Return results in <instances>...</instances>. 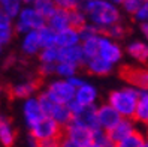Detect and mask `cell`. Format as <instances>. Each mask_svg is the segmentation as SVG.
<instances>
[{"instance_id":"obj_38","label":"cell","mask_w":148,"mask_h":147,"mask_svg":"<svg viewBox=\"0 0 148 147\" xmlns=\"http://www.w3.org/2000/svg\"><path fill=\"white\" fill-rule=\"evenodd\" d=\"M139 30H141V33H142V36L145 38V41L148 42V23L139 24Z\"/></svg>"},{"instance_id":"obj_8","label":"cell","mask_w":148,"mask_h":147,"mask_svg":"<svg viewBox=\"0 0 148 147\" xmlns=\"http://www.w3.org/2000/svg\"><path fill=\"white\" fill-rule=\"evenodd\" d=\"M99 57L111 65H117L123 59V48L115 39L106 36L105 33H100L99 39Z\"/></svg>"},{"instance_id":"obj_47","label":"cell","mask_w":148,"mask_h":147,"mask_svg":"<svg viewBox=\"0 0 148 147\" xmlns=\"http://www.w3.org/2000/svg\"><path fill=\"white\" fill-rule=\"evenodd\" d=\"M147 137H148V134H147Z\"/></svg>"},{"instance_id":"obj_25","label":"cell","mask_w":148,"mask_h":147,"mask_svg":"<svg viewBox=\"0 0 148 147\" xmlns=\"http://www.w3.org/2000/svg\"><path fill=\"white\" fill-rule=\"evenodd\" d=\"M148 141L147 132L141 131V129H136L135 132H132L129 137H126L124 140H121L117 143V147H145Z\"/></svg>"},{"instance_id":"obj_36","label":"cell","mask_w":148,"mask_h":147,"mask_svg":"<svg viewBox=\"0 0 148 147\" xmlns=\"http://www.w3.org/2000/svg\"><path fill=\"white\" fill-rule=\"evenodd\" d=\"M56 3V6L58 9H66V11H71V9H76V8H81L79 0H53Z\"/></svg>"},{"instance_id":"obj_22","label":"cell","mask_w":148,"mask_h":147,"mask_svg":"<svg viewBox=\"0 0 148 147\" xmlns=\"http://www.w3.org/2000/svg\"><path fill=\"white\" fill-rule=\"evenodd\" d=\"M47 26L48 27H51L54 32H62L67 27H71V17H69V11L66 9H58L49 17V18L47 20Z\"/></svg>"},{"instance_id":"obj_31","label":"cell","mask_w":148,"mask_h":147,"mask_svg":"<svg viewBox=\"0 0 148 147\" xmlns=\"http://www.w3.org/2000/svg\"><path fill=\"white\" fill-rule=\"evenodd\" d=\"M69 17H71V27H75L78 30H81L82 27H85L88 24V20H87V15L82 11V8L71 9L69 11Z\"/></svg>"},{"instance_id":"obj_33","label":"cell","mask_w":148,"mask_h":147,"mask_svg":"<svg viewBox=\"0 0 148 147\" xmlns=\"http://www.w3.org/2000/svg\"><path fill=\"white\" fill-rule=\"evenodd\" d=\"M106 35V36H109V38H112V39H121V38H126V35L129 33V27L127 26L121 21V23H118V24H114L112 27H109V29H106L105 32H103Z\"/></svg>"},{"instance_id":"obj_23","label":"cell","mask_w":148,"mask_h":147,"mask_svg":"<svg viewBox=\"0 0 148 147\" xmlns=\"http://www.w3.org/2000/svg\"><path fill=\"white\" fill-rule=\"evenodd\" d=\"M15 24L14 20L9 18L3 12H0V44L3 47L8 45L15 36Z\"/></svg>"},{"instance_id":"obj_3","label":"cell","mask_w":148,"mask_h":147,"mask_svg":"<svg viewBox=\"0 0 148 147\" xmlns=\"http://www.w3.org/2000/svg\"><path fill=\"white\" fill-rule=\"evenodd\" d=\"M63 134H64V128L58 125L51 117H43L39 123H36L29 129V135L33 137L39 143V146L58 143Z\"/></svg>"},{"instance_id":"obj_1","label":"cell","mask_w":148,"mask_h":147,"mask_svg":"<svg viewBox=\"0 0 148 147\" xmlns=\"http://www.w3.org/2000/svg\"><path fill=\"white\" fill-rule=\"evenodd\" d=\"M81 8L85 12L88 23L93 24L96 29H99L102 33L114 24L123 21L120 6L111 3L109 0H88Z\"/></svg>"},{"instance_id":"obj_13","label":"cell","mask_w":148,"mask_h":147,"mask_svg":"<svg viewBox=\"0 0 148 147\" xmlns=\"http://www.w3.org/2000/svg\"><path fill=\"white\" fill-rule=\"evenodd\" d=\"M21 53L27 57H34L39 56V53L42 51V45H40V39H39V32H29L21 36Z\"/></svg>"},{"instance_id":"obj_4","label":"cell","mask_w":148,"mask_h":147,"mask_svg":"<svg viewBox=\"0 0 148 147\" xmlns=\"http://www.w3.org/2000/svg\"><path fill=\"white\" fill-rule=\"evenodd\" d=\"M38 99L40 102V107L43 110V113H45V116L54 119L63 128H66L73 120V114L71 113V110H69L67 105H63V104H58V102L53 101L43 90L39 92Z\"/></svg>"},{"instance_id":"obj_5","label":"cell","mask_w":148,"mask_h":147,"mask_svg":"<svg viewBox=\"0 0 148 147\" xmlns=\"http://www.w3.org/2000/svg\"><path fill=\"white\" fill-rule=\"evenodd\" d=\"M14 24H15V32L23 36L29 32L40 30L42 27H45L47 20L33 6H24L18 17L14 20Z\"/></svg>"},{"instance_id":"obj_37","label":"cell","mask_w":148,"mask_h":147,"mask_svg":"<svg viewBox=\"0 0 148 147\" xmlns=\"http://www.w3.org/2000/svg\"><path fill=\"white\" fill-rule=\"evenodd\" d=\"M58 147H82V146H79L78 143L72 141L71 138L64 137V134H63V137L60 138V141H58Z\"/></svg>"},{"instance_id":"obj_11","label":"cell","mask_w":148,"mask_h":147,"mask_svg":"<svg viewBox=\"0 0 148 147\" xmlns=\"http://www.w3.org/2000/svg\"><path fill=\"white\" fill-rule=\"evenodd\" d=\"M64 137L71 138L72 141L78 143L79 146H87L93 143V137H94V131L88 129L87 126L78 123L76 120H72L66 128H64Z\"/></svg>"},{"instance_id":"obj_42","label":"cell","mask_w":148,"mask_h":147,"mask_svg":"<svg viewBox=\"0 0 148 147\" xmlns=\"http://www.w3.org/2000/svg\"><path fill=\"white\" fill-rule=\"evenodd\" d=\"M2 95H3V87L0 86V99H2Z\"/></svg>"},{"instance_id":"obj_44","label":"cell","mask_w":148,"mask_h":147,"mask_svg":"<svg viewBox=\"0 0 148 147\" xmlns=\"http://www.w3.org/2000/svg\"><path fill=\"white\" fill-rule=\"evenodd\" d=\"M2 51H3V45L0 44V54H2Z\"/></svg>"},{"instance_id":"obj_14","label":"cell","mask_w":148,"mask_h":147,"mask_svg":"<svg viewBox=\"0 0 148 147\" xmlns=\"http://www.w3.org/2000/svg\"><path fill=\"white\" fill-rule=\"evenodd\" d=\"M97 98H99L97 89H96L93 84H90L88 81H85L82 86H79V87L76 89V93H75V101L84 108L96 105Z\"/></svg>"},{"instance_id":"obj_18","label":"cell","mask_w":148,"mask_h":147,"mask_svg":"<svg viewBox=\"0 0 148 147\" xmlns=\"http://www.w3.org/2000/svg\"><path fill=\"white\" fill-rule=\"evenodd\" d=\"M81 30L75 27H67L57 33V47L58 48H67V47H76L81 45Z\"/></svg>"},{"instance_id":"obj_12","label":"cell","mask_w":148,"mask_h":147,"mask_svg":"<svg viewBox=\"0 0 148 147\" xmlns=\"http://www.w3.org/2000/svg\"><path fill=\"white\" fill-rule=\"evenodd\" d=\"M123 119L115 108H112L108 102H103L97 105V120H99V128L105 132H109L112 128H115L120 120Z\"/></svg>"},{"instance_id":"obj_45","label":"cell","mask_w":148,"mask_h":147,"mask_svg":"<svg viewBox=\"0 0 148 147\" xmlns=\"http://www.w3.org/2000/svg\"><path fill=\"white\" fill-rule=\"evenodd\" d=\"M145 132H147V134H148V126H147V128H145Z\"/></svg>"},{"instance_id":"obj_9","label":"cell","mask_w":148,"mask_h":147,"mask_svg":"<svg viewBox=\"0 0 148 147\" xmlns=\"http://www.w3.org/2000/svg\"><path fill=\"white\" fill-rule=\"evenodd\" d=\"M40 89V78H27L20 83H15L9 87V95L15 99H29L38 96Z\"/></svg>"},{"instance_id":"obj_19","label":"cell","mask_w":148,"mask_h":147,"mask_svg":"<svg viewBox=\"0 0 148 147\" xmlns=\"http://www.w3.org/2000/svg\"><path fill=\"white\" fill-rule=\"evenodd\" d=\"M16 140V131L9 117L0 114V144L3 147H12Z\"/></svg>"},{"instance_id":"obj_34","label":"cell","mask_w":148,"mask_h":147,"mask_svg":"<svg viewBox=\"0 0 148 147\" xmlns=\"http://www.w3.org/2000/svg\"><path fill=\"white\" fill-rule=\"evenodd\" d=\"M144 2H145V0H124V3H123V6H121V8H123V11L126 14L133 17Z\"/></svg>"},{"instance_id":"obj_15","label":"cell","mask_w":148,"mask_h":147,"mask_svg":"<svg viewBox=\"0 0 148 147\" xmlns=\"http://www.w3.org/2000/svg\"><path fill=\"white\" fill-rule=\"evenodd\" d=\"M58 62L72 63L75 66L82 68L85 63V56L81 45L76 47H67V48H58Z\"/></svg>"},{"instance_id":"obj_41","label":"cell","mask_w":148,"mask_h":147,"mask_svg":"<svg viewBox=\"0 0 148 147\" xmlns=\"http://www.w3.org/2000/svg\"><path fill=\"white\" fill-rule=\"evenodd\" d=\"M33 2H34V0H23L24 6H32V5H33Z\"/></svg>"},{"instance_id":"obj_35","label":"cell","mask_w":148,"mask_h":147,"mask_svg":"<svg viewBox=\"0 0 148 147\" xmlns=\"http://www.w3.org/2000/svg\"><path fill=\"white\" fill-rule=\"evenodd\" d=\"M133 20L138 21L139 24L148 23V0H145V2L141 5V8L136 11V14L133 15Z\"/></svg>"},{"instance_id":"obj_32","label":"cell","mask_w":148,"mask_h":147,"mask_svg":"<svg viewBox=\"0 0 148 147\" xmlns=\"http://www.w3.org/2000/svg\"><path fill=\"white\" fill-rule=\"evenodd\" d=\"M93 141L97 147H117V143L109 137L108 132L102 131V129H97L94 131V137H93Z\"/></svg>"},{"instance_id":"obj_24","label":"cell","mask_w":148,"mask_h":147,"mask_svg":"<svg viewBox=\"0 0 148 147\" xmlns=\"http://www.w3.org/2000/svg\"><path fill=\"white\" fill-rule=\"evenodd\" d=\"M133 120L138 125H142L145 128L148 126V92H141V95H139V101H138Z\"/></svg>"},{"instance_id":"obj_10","label":"cell","mask_w":148,"mask_h":147,"mask_svg":"<svg viewBox=\"0 0 148 147\" xmlns=\"http://www.w3.org/2000/svg\"><path fill=\"white\" fill-rule=\"evenodd\" d=\"M23 117H24V122L29 129L36 123H39L43 117H47L40 107L38 96H32L23 102Z\"/></svg>"},{"instance_id":"obj_29","label":"cell","mask_w":148,"mask_h":147,"mask_svg":"<svg viewBox=\"0 0 148 147\" xmlns=\"http://www.w3.org/2000/svg\"><path fill=\"white\" fill-rule=\"evenodd\" d=\"M32 6H33L34 9H36L45 20H48L49 17L57 11V6H56V3L53 2V0H34Z\"/></svg>"},{"instance_id":"obj_2","label":"cell","mask_w":148,"mask_h":147,"mask_svg":"<svg viewBox=\"0 0 148 147\" xmlns=\"http://www.w3.org/2000/svg\"><path fill=\"white\" fill-rule=\"evenodd\" d=\"M139 95H141V90L127 86V87H120L109 92L106 102L112 108H115L123 119H133L136 113Z\"/></svg>"},{"instance_id":"obj_21","label":"cell","mask_w":148,"mask_h":147,"mask_svg":"<svg viewBox=\"0 0 148 147\" xmlns=\"http://www.w3.org/2000/svg\"><path fill=\"white\" fill-rule=\"evenodd\" d=\"M73 120H76L78 123H81L84 126H87L91 131H97L99 128V120H97V105L93 107H85L78 116L73 117Z\"/></svg>"},{"instance_id":"obj_17","label":"cell","mask_w":148,"mask_h":147,"mask_svg":"<svg viewBox=\"0 0 148 147\" xmlns=\"http://www.w3.org/2000/svg\"><path fill=\"white\" fill-rule=\"evenodd\" d=\"M87 72L90 75H96V77H106L112 72L114 69V65H111L108 62H105L103 59H100L99 56L97 57H93V59H88L85 60V63L82 66Z\"/></svg>"},{"instance_id":"obj_27","label":"cell","mask_w":148,"mask_h":147,"mask_svg":"<svg viewBox=\"0 0 148 147\" xmlns=\"http://www.w3.org/2000/svg\"><path fill=\"white\" fill-rule=\"evenodd\" d=\"M78 71H79V66H75L72 63L58 62L56 65V75L58 78H63V80H71L73 77H76Z\"/></svg>"},{"instance_id":"obj_28","label":"cell","mask_w":148,"mask_h":147,"mask_svg":"<svg viewBox=\"0 0 148 147\" xmlns=\"http://www.w3.org/2000/svg\"><path fill=\"white\" fill-rule=\"evenodd\" d=\"M39 32V39H40V45L43 48H51V47H57V32H54L51 27L45 26L42 27Z\"/></svg>"},{"instance_id":"obj_20","label":"cell","mask_w":148,"mask_h":147,"mask_svg":"<svg viewBox=\"0 0 148 147\" xmlns=\"http://www.w3.org/2000/svg\"><path fill=\"white\" fill-rule=\"evenodd\" d=\"M136 129H138L136 128V122L133 119H121L120 123L115 128H112L108 134L115 143H118L121 140H124L126 137H129L132 132H135Z\"/></svg>"},{"instance_id":"obj_43","label":"cell","mask_w":148,"mask_h":147,"mask_svg":"<svg viewBox=\"0 0 148 147\" xmlns=\"http://www.w3.org/2000/svg\"><path fill=\"white\" fill-rule=\"evenodd\" d=\"M87 2H88V0H79V3H81V6H82L84 3H87Z\"/></svg>"},{"instance_id":"obj_46","label":"cell","mask_w":148,"mask_h":147,"mask_svg":"<svg viewBox=\"0 0 148 147\" xmlns=\"http://www.w3.org/2000/svg\"><path fill=\"white\" fill-rule=\"evenodd\" d=\"M145 147H148V141H147V144H145Z\"/></svg>"},{"instance_id":"obj_40","label":"cell","mask_w":148,"mask_h":147,"mask_svg":"<svg viewBox=\"0 0 148 147\" xmlns=\"http://www.w3.org/2000/svg\"><path fill=\"white\" fill-rule=\"evenodd\" d=\"M39 147H58V143H53V144H42Z\"/></svg>"},{"instance_id":"obj_6","label":"cell","mask_w":148,"mask_h":147,"mask_svg":"<svg viewBox=\"0 0 148 147\" xmlns=\"http://www.w3.org/2000/svg\"><path fill=\"white\" fill-rule=\"evenodd\" d=\"M43 92H45L53 101H56L58 104H63V105H69V104L75 99L76 89L73 87L72 83L69 80L57 78V80L49 81L45 86Z\"/></svg>"},{"instance_id":"obj_16","label":"cell","mask_w":148,"mask_h":147,"mask_svg":"<svg viewBox=\"0 0 148 147\" xmlns=\"http://www.w3.org/2000/svg\"><path fill=\"white\" fill-rule=\"evenodd\" d=\"M126 53L130 59L139 63H148V42L147 41H132L126 45Z\"/></svg>"},{"instance_id":"obj_39","label":"cell","mask_w":148,"mask_h":147,"mask_svg":"<svg viewBox=\"0 0 148 147\" xmlns=\"http://www.w3.org/2000/svg\"><path fill=\"white\" fill-rule=\"evenodd\" d=\"M111 3H114V5H117V6H123V3H124V0H109Z\"/></svg>"},{"instance_id":"obj_26","label":"cell","mask_w":148,"mask_h":147,"mask_svg":"<svg viewBox=\"0 0 148 147\" xmlns=\"http://www.w3.org/2000/svg\"><path fill=\"white\" fill-rule=\"evenodd\" d=\"M23 8H24L23 0H0V12H3L12 20L18 17Z\"/></svg>"},{"instance_id":"obj_30","label":"cell","mask_w":148,"mask_h":147,"mask_svg":"<svg viewBox=\"0 0 148 147\" xmlns=\"http://www.w3.org/2000/svg\"><path fill=\"white\" fill-rule=\"evenodd\" d=\"M38 59H39L40 65H57L58 63V47L43 48L39 53Z\"/></svg>"},{"instance_id":"obj_7","label":"cell","mask_w":148,"mask_h":147,"mask_svg":"<svg viewBox=\"0 0 148 147\" xmlns=\"http://www.w3.org/2000/svg\"><path fill=\"white\" fill-rule=\"evenodd\" d=\"M118 75L130 87H135L141 92H148V68L147 66L123 65L118 71Z\"/></svg>"}]
</instances>
